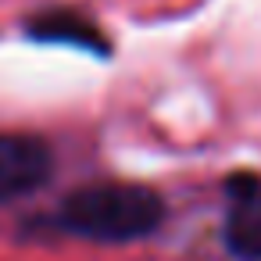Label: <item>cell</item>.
Returning <instances> with one entry per match:
<instances>
[{
    "instance_id": "1",
    "label": "cell",
    "mask_w": 261,
    "mask_h": 261,
    "mask_svg": "<svg viewBox=\"0 0 261 261\" xmlns=\"http://www.w3.org/2000/svg\"><path fill=\"white\" fill-rule=\"evenodd\" d=\"M165 218V204L154 190L133 182H97L68 193L61 204V225L75 236L100 243H129L154 232Z\"/></svg>"
},
{
    "instance_id": "2",
    "label": "cell",
    "mask_w": 261,
    "mask_h": 261,
    "mask_svg": "<svg viewBox=\"0 0 261 261\" xmlns=\"http://www.w3.org/2000/svg\"><path fill=\"white\" fill-rule=\"evenodd\" d=\"M50 147L40 136L0 133V200L22 197L47 182L50 175Z\"/></svg>"
},
{
    "instance_id": "3",
    "label": "cell",
    "mask_w": 261,
    "mask_h": 261,
    "mask_svg": "<svg viewBox=\"0 0 261 261\" xmlns=\"http://www.w3.org/2000/svg\"><path fill=\"white\" fill-rule=\"evenodd\" d=\"M25 36H33L40 43L79 47V50L97 54V58H104L111 50L108 36L100 33V25L93 18H86L83 11H72V8H47V11L25 18Z\"/></svg>"
},
{
    "instance_id": "4",
    "label": "cell",
    "mask_w": 261,
    "mask_h": 261,
    "mask_svg": "<svg viewBox=\"0 0 261 261\" xmlns=\"http://www.w3.org/2000/svg\"><path fill=\"white\" fill-rule=\"evenodd\" d=\"M232 211H229V247L243 261H261V179H232Z\"/></svg>"
}]
</instances>
